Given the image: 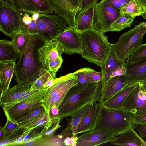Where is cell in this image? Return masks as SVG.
Returning a JSON list of instances; mask_svg holds the SVG:
<instances>
[{"mask_svg":"<svg viewBox=\"0 0 146 146\" xmlns=\"http://www.w3.org/2000/svg\"><path fill=\"white\" fill-rule=\"evenodd\" d=\"M20 54L12 41L0 40V62H15Z\"/></svg>","mask_w":146,"mask_h":146,"instance_id":"obj_22","label":"cell"},{"mask_svg":"<svg viewBox=\"0 0 146 146\" xmlns=\"http://www.w3.org/2000/svg\"><path fill=\"white\" fill-rule=\"evenodd\" d=\"M125 75L127 86H132L146 80V59L138 62H126Z\"/></svg>","mask_w":146,"mask_h":146,"instance_id":"obj_15","label":"cell"},{"mask_svg":"<svg viewBox=\"0 0 146 146\" xmlns=\"http://www.w3.org/2000/svg\"><path fill=\"white\" fill-rule=\"evenodd\" d=\"M33 20L31 17H30L29 14L27 13H25L22 18V23L26 25L29 24Z\"/></svg>","mask_w":146,"mask_h":146,"instance_id":"obj_52","label":"cell"},{"mask_svg":"<svg viewBox=\"0 0 146 146\" xmlns=\"http://www.w3.org/2000/svg\"><path fill=\"white\" fill-rule=\"evenodd\" d=\"M51 124L52 121L49 117L48 111L46 110L44 114L33 123L29 128L38 126L45 127L47 129Z\"/></svg>","mask_w":146,"mask_h":146,"instance_id":"obj_37","label":"cell"},{"mask_svg":"<svg viewBox=\"0 0 146 146\" xmlns=\"http://www.w3.org/2000/svg\"><path fill=\"white\" fill-rule=\"evenodd\" d=\"M125 63V61L121 60L117 56L113 44H111L109 54L103 64L100 66L102 74V78L101 81L102 88L110 79V76L114 70L118 66Z\"/></svg>","mask_w":146,"mask_h":146,"instance_id":"obj_18","label":"cell"},{"mask_svg":"<svg viewBox=\"0 0 146 146\" xmlns=\"http://www.w3.org/2000/svg\"><path fill=\"white\" fill-rule=\"evenodd\" d=\"M120 13L105 0H102L94 5L93 28L103 33L111 31V25Z\"/></svg>","mask_w":146,"mask_h":146,"instance_id":"obj_8","label":"cell"},{"mask_svg":"<svg viewBox=\"0 0 146 146\" xmlns=\"http://www.w3.org/2000/svg\"><path fill=\"white\" fill-rule=\"evenodd\" d=\"M129 58L127 62L131 63L146 59V43L143 44Z\"/></svg>","mask_w":146,"mask_h":146,"instance_id":"obj_39","label":"cell"},{"mask_svg":"<svg viewBox=\"0 0 146 146\" xmlns=\"http://www.w3.org/2000/svg\"><path fill=\"white\" fill-rule=\"evenodd\" d=\"M40 60L44 68H46L49 62L58 58H62L64 50L61 45L54 39L46 41L38 50Z\"/></svg>","mask_w":146,"mask_h":146,"instance_id":"obj_14","label":"cell"},{"mask_svg":"<svg viewBox=\"0 0 146 146\" xmlns=\"http://www.w3.org/2000/svg\"><path fill=\"white\" fill-rule=\"evenodd\" d=\"M71 4L80 10L81 9L82 0H68Z\"/></svg>","mask_w":146,"mask_h":146,"instance_id":"obj_53","label":"cell"},{"mask_svg":"<svg viewBox=\"0 0 146 146\" xmlns=\"http://www.w3.org/2000/svg\"><path fill=\"white\" fill-rule=\"evenodd\" d=\"M118 137H116L110 144L119 146H146V141L136 132L131 126Z\"/></svg>","mask_w":146,"mask_h":146,"instance_id":"obj_19","label":"cell"},{"mask_svg":"<svg viewBox=\"0 0 146 146\" xmlns=\"http://www.w3.org/2000/svg\"><path fill=\"white\" fill-rule=\"evenodd\" d=\"M30 86H23L17 84L11 88H9L5 92H1L0 105L2 107L13 102L18 99L24 92L30 89Z\"/></svg>","mask_w":146,"mask_h":146,"instance_id":"obj_24","label":"cell"},{"mask_svg":"<svg viewBox=\"0 0 146 146\" xmlns=\"http://www.w3.org/2000/svg\"><path fill=\"white\" fill-rule=\"evenodd\" d=\"M142 21L130 30L121 35L118 41L113 44L117 56L121 60H125L131 56L143 44L142 40L146 32V28Z\"/></svg>","mask_w":146,"mask_h":146,"instance_id":"obj_5","label":"cell"},{"mask_svg":"<svg viewBox=\"0 0 146 146\" xmlns=\"http://www.w3.org/2000/svg\"><path fill=\"white\" fill-rule=\"evenodd\" d=\"M78 33L82 50V56L89 62L102 66L110 50L111 44L108 37L94 28Z\"/></svg>","mask_w":146,"mask_h":146,"instance_id":"obj_4","label":"cell"},{"mask_svg":"<svg viewBox=\"0 0 146 146\" xmlns=\"http://www.w3.org/2000/svg\"><path fill=\"white\" fill-rule=\"evenodd\" d=\"M42 101H37L31 102L16 104L7 109H3L7 119L14 122L26 116L42 104Z\"/></svg>","mask_w":146,"mask_h":146,"instance_id":"obj_16","label":"cell"},{"mask_svg":"<svg viewBox=\"0 0 146 146\" xmlns=\"http://www.w3.org/2000/svg\"><path fill=\"white\" fill-rule=\"evenodd\" d=\"M48 111L49 117L51 121L58 119V108L54 106Z\"/></svg>","mask_w":146,"mask_h":146,"instance_id":"obj_50","label":"cell"},{"mask_svg":"<svg viewBox=\"0 0 146 146\" xmlns=\"http://www.w3.org/2000/svg\"><path fill=\"white\" fill-rule=\"evenodd\" d=\"M116 137L114 135L101 131H89L78 137L77 146H95L111 142Z\"/></svg>","mask_w":146,"mask_h":146,"instance_id":"obj_12","label":"cell"},{"mask_svg":"<svg viewBox=\"0 0 146 146\" xmlns=\"http://www.w3.org/2000/svg\"><path fill=\"white\" fill-rule=\"evenodd\" d=\"M37 10L40 13L53 14L54 8L50 0H30Z\"/></svg>","mask_w":146,"mask_h":146,"instance_id":"obj_34","label":"cell"},{"mask_svg":"<svg viewBox=\"0 0 146 146\" xmlns=\"http://www.w3.org/2000/svg\"><path fill=\"white\" fill-rule=\"evenodd\" d=\"M98 0H82L81 10H84L95 5Z\"/></svg>","mask_w":146,"mask_h":146,"instance_id":"obj_49","label":"cell"},{"mask_svg":"<svg viewBox=\"0 0 146 146\" xmlns=\"http://www.w3.org/2000/svg\"><path fill=\"white\" fill-rule=\"evenodd\" d=\"M50 0L55 14L64 19L70 27L76 29V16L80 10L72 5L68 0Z\"/></svg>","mask_w":146,"mask_h":146,"instance_id":"obj_13","label":"cell"},{"mask_svg":"<svg viewBox=\"0 0 146 146\" xmlns=\"http://www.w3.org/2000/svg\"><path fill=\"white\" fill-rule=\"evenodd\" d=\"M99 106V103L96 102L92 104L89 111L78 125L77 134L87 132L91 130L95 121Z\"/></svg>","mask_w":146,"mask_h":146,"instance_id":"obj_26","label":"cell"},{"mask_svg":"<svg viewBox=\"0 0 146 146\" xmlns=\"http://www.w3.org/2000/svg\"><path fill=\"white\" fill-rule=\"evenodd\" d=\"M40 13L37 12L35 13L32 15L31 16L33 20L36 22L38 19Z\"/></svg>","mask_w":146,"mask_h":146,"instance_id":"obj_54","label":"cell"},{"mask_svg":"<svg viewBox=\"0 0 146 146\" xmlns=\"http://www.w3.org/2000/svg\"><path fill=\"white\" fill-rule=\"evenodd\" d=\"M46 130V128L43 127L38 126L32 128L29 132L22 139L21 145L41 138Z\"/></svg>","mask_w":146,"mask_h":146,"instance_id":"obj_35","label":"cell"},{"mask_svg":"<svg viewBox=\"0 0 146 146\" xmlns=\"http://www.w3.org/2000/svg\"><path fill=\"white\" fill-rule=\"evenodd\" d=\"M21 11L31 15L38 11L30 0H15Z\"/></svg>","mask_w":146,"mask_h":146,"instance_id":"obj_38","label":"cell"},{"mask_svg":"<svg viewBox=\"0 0 146 146\" xmlns=\"http://www.w3.org/2000/svg\"><path fill=\"white\" fill-rule=\"evenodd\" d=\"M144 12V8L138 0H132L121 9L120 13L135 17L141 15Z\"/></svg>","mask_w":146,"mask_h":146,"instance_id":"obj_32","label":"cell"},{"mask_svg":"<svg viewBox=\"0 0 146 146\" xmlns=\"http://www.w3.org/2000/svg\"><path fill=\"white\" fill-rule=\"evenodd\" d=\"M137 115L146 113V89L137 84L123 102L121 109Z\"/></svg>","mask_w":146,"mask_h":146,"instance_id":"obj_10","label":"cell"},{"mask_svg":"<svg viewBox=\"0 0 146 146\" xmlns=\"http://www.w3.org/2000/svg\"><path fill=\"white\" fill-rule=\"evenodd\" d=\"M0 30L11 38L15 34L20 32L23 15L21 14L24 11L0 1Z\"/></svg>","mask_w":146,"mask_h":146,"instance_id":"obj_9","label":"cell"},{"mask_svg":"<svg viewBox=\"0 0 146 146\" xmlns=\"http://www.w3.org/2000/svg\"><path fill=\"white\" fill-rule=\"evenodd\" d=\"M133 127L139 133V135L146 140V123H132Z\"/></svg>","mask_w":146,"mask_h":146,"instance_id":"obj_43","label":"cell"},{"mask_svg":"<svg viewBox=\"0 0 146 146\" xmlns=\"http://www.w3.org/2000/svg\"><path fill=\"white\" fill-rule=\"evenodd\" d=\"M132 122L146 123V113L137 115H133L132 117Z\"/></svg>","mask_w":146,"mask_h":146,"instance_id":"obj_48","label":"cell"},{"mask_svg":"<svg viewBox=\"0 0 146 146\" xmlns=\"http://www.w3.org/2000/svg\"><path fill=\"white\" fill-rule=\"evenodd\" d=\"M145 12L144 13L141 15L144 19H146V7L144 8Z\"/></svg>","mask_w":146,"mask_h":146,"instance_id":"obj_58","label":"cell"},{"mask_svg":"<svg viewBox=\"0 0 146 146\" xmlns=\"http://www.w3.org/2000/svg\"><path fill=\"white\" fill-rule=\"evenodd\" d=\"M78 137L76 135L65 138L63 141L64 145L77 146Z\"/></svg>","mask_w":146,"mask_h":146,"instance_id":"obj_47","label":"cell"},{"mask_svg":"<svg viewBox=\"0 0 146 146\" xmlns=\"http://www.w3.org/2000/svg\"><path fill=\"white\" fill-rule=\"evenodd\" d=\"M35 35H38L46 41L53 40L69 26L63 18L56 14L40 13L36 22Z\"/></svg>","mask_w":146,"mask_h":146,"instance_id":"obj_7","label":"cell"},{"mask_svg":"<svg viewBox=\"0 0 146 146\" xmlns=\"http://www.w3.org/2000/svg\"><path fill=\"white\" fill-rule=\"evenodd\" d=\"M47 88L40 90H29L22 94L15 101L3 106V109L9 108L14 105L21 103L31 102L43 100L45 95Z\"/></svg>","mask_w":146,"mask_h":146,"instance_id":"obj_25","label":"cell"},{"mask_svg":"<svg viewBox=\"0 0 146 146\" xmlns=\"http://www.w3.org/2000/svg\"><path fill=\"white\" fill-rule=\"evenodd\" d=\"M144 27L146 28V22L145 23L143 26Z\"/></svg>","mask_w":146,"mask_h":146,"instance_id":"obj_59","label":"cell"},{"mask_svg":"<svg viewBox=\"0 0 146 146\" xmlns=\"http://www.w3.org/2000/svg\"><path fill=\"white\" fill-rule=\"evenodd\" d=\"M140 86L146 89V80L145 81L138 83Z\"/></svg>","mask_w":146,"mask_h":146,"instance_id":"obj_56","label":"cell"},{"mask_svg":"<svg viewBox=\"0 0 146 146\" xmlns=\"http://www.w3.org/2000/svg\"><path fill=\"white\" fill-rule=\"evenodd\" d=\"M0 139L1 140L3 138V137H4V136L5 135V133L3 132V131L2 130L1 127H0Z\"/></svg>","mask_w":146,"mask_h":146,"instance_id":"obj_57","label":"cell"},{"mask_svg":"<svg viewBox=\"0 0 146 146\" xmlns=\"http://www.w3.org/2000/svg\"><path fill=\"white\" fill-rule=\"evenodd\" d=\"M127 86L125 75L110 78L104 86L101 88L100 97L98 103L102 104Z\"/></svg>","mask_w":146,"mask_h":146,"instance_id":"obj_17","label":"cell"},{"mask_svg":"<svg viewBox=\"0 0 146 146\" xmlns=\"http://www.w3.org/2000/svg\"><path fill=\"white\" fill-rule=\"evenodd\" d=\"M89 74L90 78L94 82L101 81L102 78V72H97L94 70L90 68Z\"/></svg>","mask_w":146,"mask_h":146,"instance_id":"obj_45","label":"cell"},{"mask_svg":"<svg viewBox=\"0 0 146 146\" xmlns=\"http://www.w3.org/2000/svg\"><path fill=\"white\" fill-rule=\"evenodd\" d=\"M101 81L78 84L73 86L66 93L58 108L57 118L61 120L71 116L86 105L99 102Z\"/></svg>","mask_w":146,"mask_h":146,"instance_id":"obj_2","label":"cell"},{"mask_svg":"<svg viewBox=\"0 0 146 146\" xmlns=\"http://www.w3.org/2000/svg\"><path fill=\"white\" fill-rule=\"evenodd\" d=\"M136 84L125 87L102 104L110 108L121 109L123 102Z\"/></svg>","mask_w":146,"mask_h":146,"instance_id":"obj_27","label":"cell"},{"mask_svg":"<svg viewBox=\"0 0 146 146\" xmlns=\"http://www.w3.org/2000/svg\"><path fill=\"white\" fill-rule=\"evenodd\" d=\"M90 68L88 67L80 68L74 72L77 77L78 84H82L93 82L91 79L89 74Z\"/></svg>","mask_w":146,"mask_h":146,"instance_id":"obj_36","label":"cell"},{"mask_svg":"<svg viewBox=\"0 0 146 146\" xmlns=\"http://www.w3.org/2000/svg\"><path fill=\"white\" fill-rule=\"evenodd\" d=\"M2 130L5 134H7L13 132L22 126L17 123L14 122L7 119L6 124L3 127L1 126Z\"/></svg>","mask_w":146,"mask_h":146,"instance_id":"obj_41","label":"cell"},{"mask_svg":"<svg viewBox=\"0 0 146 146\" xmlns=\"http://www.w3.org/2000/svg\"><path fill=\"white\" fill-rule=\"evenodd\" d=\"M94 6L77 13L75 20L76 28L78 32L84 31L93 28V21Z\"/></svg>","mask_w":146,"mask_h":146,"instance_id":"obj_21","label":"cell"},{"mask_svg":"<svg viewBox=\"0 0 146 146\" xmlns=\"http://www.w3.org/2000/svg\"><path fill=\"white\" fill-rule=\"evenodd\" d=\"M77 83V77L74 72L56 78L53 84L47 88L42 105L47 111L54 106L58 108L69 90Z\"/></svg>","mask_w":146,"mask_h":146,"instance_id":"obj_6","label":"cell"},{"mask_svg":"<svg viewBox=\"0 0 146 146\" xmlns=\"http://www.w3.org/2000/svg\"><path fill=\"white\" fill-rule=\"evenodd\" d=\"M0 1L12 7L17 10L21 11L15 0H0Z\"/></svg>","mask_w":146,"mask_h":146,"instance_id":"obj_51","label":"cell"},{"mask_svg":"<svg viewBox=\"0 0 146 146\" xmlns=\"http://www.w3.org/2000/svg\"><path fill=\"white\" fill-rule=\"evenodd\" d=\"M27 129L22 127L13 132L5 134L3 138L0 140V146L13 145L22 136Z\"/></svg>","mask_w":146,"mask_h":146,"instance_id":"obj_33","label":"cell"},{"mask_svg":"<svg viewBox=\"0 0 146 146\" xmlns=\"http://www.w3.org/2000/svg\"><path fill=\"white\" fill-rule=\"evenodd\" d=\"M63 60L62 58H58L50 62L46 68L50 71L56 77V72L60 68Z\"/></svg>","mask_w":146,"mask_h":146,"instance_id":"obj_40","label":"cell"},{"mask_svg":"<svg viewBox=\"0 0 146 146\" xmlns=\"http://www.w3.org/2000/svg\"><path fill=\"white\" fill-rule=\"evenodd\" d=\"M46 41L38 35H30L27 47L15 65L14 74L17 84L30 86L38 78L40 69L44 68L38 50Z\"/></svg>","mask_w":146,"mask_h":146,"instance_id":"obj_1","label":"cell"},{"mask_svg":"<svg viewBox=\"0 0 146 146\" xmlns=\"http://www.w3.org/2000/svg\"><path fill=\"white\" fill-rule=\"evenodd\" d=\"M15 62H0V89L1 92H5L9 85L14 73Z\"/></svg>","mask_w":146,"mask_h":146,"instance_id":"obj_23","label":"cell"},{"mask_svg":"<svg viewBox=\"0 0 146 146\" xmlns=\"http://www.w3.org/2000/svg\"><path fill=\"white\" fill-rule=\"evenodd\" d=\"M92 104L85 106L78 110L67 120L66 127L61 131L60 134L65 138L67 137L77 135V129L80 123L89 111Z\"/></svg>","mask_w":146,"mask_h":146,"instance_id":"obj_20","label":"cell"},{"mask_svg":"<svg viewBox=\"0 0 146 146\" xmlns=\"http://www.w3.org/2000/svg\"><path fill=\"white\" fill-rule=\"evenodd\" d=\"M120 12L121 9L132 0H105Z\"/></svg>","mask_w":146,"mask_h":146,"instance_id":"obj_42","label":"cell"},{"mask_svg":"<svg viewBox=\"0 0 146 146\" xmlns=\"http://www.w3.org/2000/svg\"><path fill=\"white\" fill-rule=\"evenodd\" d=\"M126 62L125 64L117 67L112 72L110 76V78L113 77L125 75L126 73Z\"/></svg>","mask_w":146,"mask_h":146,"instance_id":"obj_46","label":"cell"},{"mask_svg":"<svg viewBox=\"0 0 146 146\" xmlns=\"http://www.w3.org/2000/svg\"><path fill=\"white\" fill-rule=\"evenodd\" d=\"M133 116L121 109L110 108L99 104L95 121L90 131H104L116 137L132 126Z\"/></svg>","mask_w":146,"mask_h":146,"instance_id":"obj_3","label":"cell"},{"mask_svg":"<svg viewBox=\"0 0 146 146\" xmlns=\"http://www.w3.org/2000/svg\"><path fill=\"white\" fill-rule=\"evenodd\" d=\"M138 1L144 8L146 7V0H138Z\"/></svg>","mask_w":146,"mask_h":146,"instance_id":"obj_55","label":"cell"},{"mask_svg":"<svg viewBox=\"0 0 146 146\" xmlns=\"http://www.w3.org/2000/svg\"><path fill=\"white\" fill-rule=\"evenodd\" d=\"M60 121L57 119L52 121L51 125L46 131L44 135L48 136L52 135L56 130L61 127L60 125Z\"/></svg>","mask_w":146,"mask_h":146,"instance_id":"obj_44","label":"cell"},{"mask_svg":"<svg viewBox=\"0 0 146 146\" xmlns=\"http://www.w3.org/2000/svg\"><path fill=\"white\" fill-rule=\"evenodd\" d=\"M135 17L124 13H121L111 25V31H120L130 27Z\"/></svg>","mask_w":146,"mask_h":146,"instance_id":"obj_29","label":"cell"},{"mask_svg":"<svg viewBox=\"0 0 146 146\" xmlns=\"http://www.w3.org/2000/svg\"><path fill=\"white\" fill-rule=\"evenodd\" d=\"M53 39L61 45L64 52L69 56L75 53L80 55L82 53L80 38L78 32L75 29L69 26Z\"/></svg>","mask_w":146,"mask_h":146,"instance_id":"obj_11","label":"cell"},{"mask_svg":"<svg viewBox=\"0 0 146 146\" xmlns=\"http://www.w3.org/2000/svg\"><path fill=\"white\" fill-rule=\"evenodd\" d=\"M46 111L42 104L17 123L21 126L29 128L32 124L43 115Z\"/></svg>","mask_w":146,"mask_h":146,"instance_id":"obj_28","label":"cell"},{"mask_svg":"<svg viewBox=\"0 0 146 146\" xmlns=\"http://www.w3.org/2000/svg\"><path fill=\"white\" fill-rule=\"evenodd\" d=\"M30 35L21 32L15 34L11 41L21 56L26 49L29 42Z\"/></svg>","mask_w":146,"mask_h":146,"instance_id":"obj_31","label":"cell"},{"mask_svg":"<svg viewBox=\"0 0 146 146\" xmlns=\"http://www.w3.org/2000/svg\"><path fill=\"white\" fill-rule=\"evenodd\" d=\"M56 78L47 69L42 68L38 78L31 86L30 90H40L45 88L46 85L51 78Z\"/></svg>","mask_w":146,"mask_h":146,"instance_id":"obj_30","label":"cell"}]
</instances>
